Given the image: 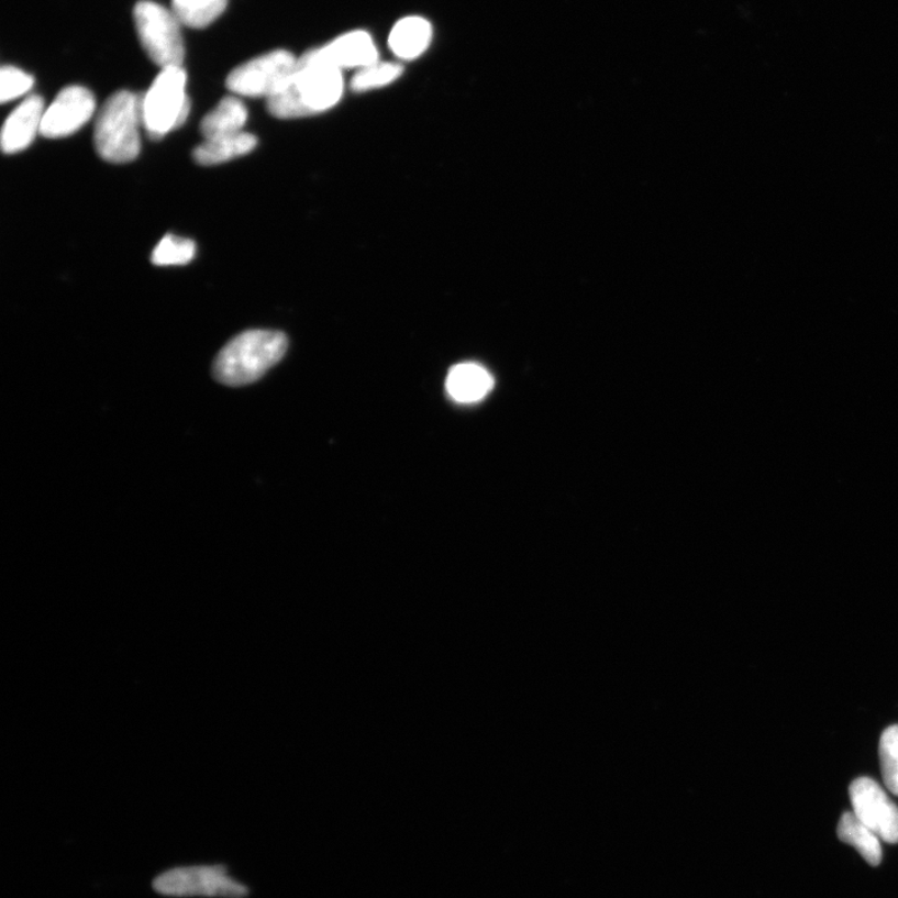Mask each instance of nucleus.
Here are the masks:
<instances>
[{
  "label": "nucleus",
  "mask_w": 898,
  "mask_h": 898,
  "mask_svg": "<svg viewBox=\"0 0 898 898\" xmlns=\"http://www.w3.org/2000/svg\"><path fill=\"white\" fill-rule=\"evenodd\" d=\"M287 348L289 340L280 331H245L220 350L212 364V376L230 387L254 384L280 363Z\"/></svg>",
  "instance_id": "f257e3e1"
},
{
  "label": "nucleus",
  "mask_w": 898,
  "mask_h": 898,
  "mask_svg": "<svg viewBox=\"0 0 898 898\" xmlns=\"http://www.w3.org/2000/svg\"><path fill=\"white\" fill-rule=\"evenodd\" d=\"M344 89L342 70L301 57L289 85L267 99V110L279 119L320 114L339 104Z\"/></svg>",
  "instance_id": "f03ea898"
},
{
  "label": "nucleus",
  "mask_w": 898,
  "mask_h": 898,
  "mask_svg": "<svg viewBox=\"0 0 898 898\" xmlns=\"http://www.w3.org/2000/svg\"><path fill=\"white\" fill-rule=\"evenodd\" d=\"M143 96L129 90L117 91L101 107L96 122L95 145L106 162L131 163L141 153Z\"/></svg>",
  "instance_id": "7ed1b4c3"
},
{
  "label": "nucleus",
  "mask_w": 898,
  "mask_h": 898,
  "mask_svg": "<svg viewBox=\"0 0 898 898\" xmlns=\"http://www.w3.org/2000/svg\"><path fill=\"white\" fill-rule=\"evenodd\" d=\"M187 73L181 67L165 68L143 96V124L147 136L160 141L187 122L190 114Z\"/></svg>",
  "instance_id": "20e7f679"
},
{
  "label": "nucleus",
  "mask_w": 898,
  "mask_h": 898,
  "mask_svg": "<svg viewBox=\"0 0 898 898\" xmlns=\"http://www.w3.org/2000/svg\"><path fill=\"white\" fill-rule=\"evenodd\" d=\"M138 38L145 52L157 66L181 67L185 46L178 18L165 7L142 0L134 8Z\"/></svg>",
  "instance_id": "39448f33"
},
{
  "label": "nucleus",
  "mask_w": 898,
  "mask_h": 898,
  "mask_svg": "<svg viewBox=\"0 0 898 898\" xmlns=\"http://www.w3.org/2000/svg\"><path fill=\"white\" fill-rule=\"evenodd\" d=\"M153 888L170 897L245 898L248 895V888L231 877L224 865L175 867L157 876Z\"/></svg>",
  "instance_id": "423d86ee"
},
{
  "label": "nucleus",
  "mask_w": 898,
  "mask_h": 898,
  "mask_svg": "<svg viewBox=\"0 0 898 898\" xmlns=\"http://www.w3.org/2000/svg\"><path fill=\"white\" fill-rule=\"evenodd\" d=\"M298 60L287 51L266 53L231 71L226 87L237 96L270 99L289 85Z\"/></svg>",
  "instance_id": "0eeeda50"
},
{
  "label": "nucleus",
  "mask_w": 898,
  "mask_h": 898,
  "mask_svg": "<svg viewBox=\"0 0 898 898\" xmlns=\"http://www.w3.org/2000/svg\"><path fill=\"white\" fill-rule=\"evenodd\" d=\"M854 813L888 844L898 842V807L869 777H860L850 786Z\"/></svg>",
  "instance_id": "6e6552de"
},
{
  "label": "nucleus",
  "mask_w": 898,
  "mask_h": 898,
  "mask_svg": "<svg viewBox=\"0 0 898 898\" xmlns=\"http://www.w3.org/2000/svg\"><path fill=\"white\" fill-rule=\"evenodd\" d=\"M97 109L96 98L87 88L63 89L45 109L41 134L48 138L67 137L85 126Z\"/></svg>",
  "instance_id": "1a4fd4ad"
},
{
  "label": "nucleus",
  "mask_w": 898,
  "mask_h": 898,
  "mask_svg": "<svg viewBox=\"0 0 898 898\" xmlns=\"http://www.w3.org/2000/svg\"><path fill=\"white\" fill-rule=\"evenodd\" d=\"M302 57L340 70H359L377 63L378 52L372 35L356 31L341 35L319 49L304 53Z\"/></svg>",
  "instance_id": "9d476101"
},
{
  "label": "nucleus",
  "mask_w": 898,
  "mask_h": 898,
  "mask_svg": "<svg viewBox=\"0 0 898 898\" xmlns=\"http://www.w3.org/2000/svg\"><path fill=\"white\" fill-rule=\"evenodd\" d=\"M44 113V100L40 96H31L18 106L3 125V152L15 154L26 149L41 133Z\"/></svg>",
  "instance_id": "9b49d317"
},
{
  "label": "nucleus",
  "mask_w": 898,
  "mask_h": 898,
  "mask_svg": "<svg viewBox=\"0 0 898 898\" xmlns=\"http://www.w3.org/2000/svg\"><path fill=\"white\" fill-rule=\"evenodd\" d=\"M494 387V376L485 367L474 363L452 367L446 379L448 396L462 404L483 401Z\"/></svg>",
  "instance_id": "f8f14e48"
},
{
  "label": "nucleus",
  "mask_w": 898,
  "mask_h": 898,
  "mask_svg": "<svg viewBox=\"0 0 898 898\" xmlns=\"http://www.w3.org/2000/svg\"><path fill=\"white\" fill-rule=\"evenodd\" d=\"M432 33V25L424 18L407 16L393 26L388 44L398 59L413 60L428 51Z\"/></svg>",
  "instance_id": "ddd939ff"
},
{
  "label": "nucleus",
  "mask_w": 898,
  "mask_h": 898,
  "mask_svg": "<svg viewBox=\"0 0 898 898\" xmlns=\"http://www.w3.org/2000/svg\"><path fill=\"white\" fill-rule=\"evenodd\" d=\"M256 145V136L242 132L209 138L193 149L192 157L202 166L219 165L252 153Z\"/></svg>",
  "instance_id": "4468645a"
},
{
  "label": "nucleus",
  "mask_w": 898,
  "mask_h": 898,
  "mask_svg": "<svg viewBox=\"0 0 898 898\" xmlns=\"http://www.w3.org/2000/svg\"><path fill=\"white\" fill-rule=\"evenodd\" d=\"M246 122L247 109L243 101L235 97H226L202 119L201 134L209 141L242 133Z\"/></svg>",
  "instance_id": "2eb2a0df"
},
{
  "label": "nucleus",
  "mask_w": 898,
  "mask_h": 898,
  "mask_svg": "<svg viewBox=\"0 0 898 898\" xmlns=\"http://www.w3.org/2000/svg\"><path fill=\"white\" fill-rule=\"evenodd\" d=\"M838 836L845 844L855 847L867 864L872 866L882 864V839L872 829H868L854 812L842 814L838 827Z\"/></svg>",
  "instance_id": "dca6fc26"
},
{
  "label": "nucleus",
  "mask_w": 898,
  "mask_h": 898,
  "mask_svg": "<svg viewBox=\"0 0 898 898\" xmlns=\"http://www.w3.org/2000/svg\"><path fill=\"white\" fill-rule=\"evenodd\" d=\"M228 0H173V13L184 25L201 30L225 12Z\"/></svg>",
  "instance_id": "f3484780"
},
{
  "label": "nucleus",
  "mask_w": 898,
  "mask_h": 898,
  "mask_svg": "<svg viewBox=\"0 0 898 898\" xmlns=\"http://www.w3.org/2000/svg\"><path fill=\"white\" fill-rule=\"evenodd\" d=\"M196 253L197 246L192 240L169 234L155 246L152 263L156 266L187 265L191 263Z\"/></svg>",
  "instance_id": "a211bd4d"
},
{
  "label": "nucleus",
  "mask_w": 898,
  "mask_h": 898,
  "mask_svg": "<svg viewBox=\"0 0 898 898\" xmlns=\"http://www.w3.org/2000/svg\"><path fill=\"white\" fill-rule=\"evenodd\" d=\"M401 64L377 62L373 66L359 69L352 78L351 88L355 91H367L390 86L402 76Z\"/></svg>",
  "instance_id": "6ab92c4d"
},
{
  "label": "nucleus",
  "mask_w": 898,
  "mask_h": 898,
  "mask_svg": "<svg viewBox=\"0 0 898 898\" xmlns=\"http://www.w3.org/2000/svg\"><path fill=\"white\" fill-rule=\"evenodd\" d=\"M879 763L886 788L898 796V725L884 731L879 740Z\"/></svg>",
  "instance_id": "aec40b11"
},
{
  "label": "nucleus",
  "mask_w": 898,
  "mask_h": 898,
  "mask_svg": "<svg viewBox=\"0 0 898 898\" xmlns=\"http://www.w3.org/2000/svg\"><path fill=\"white\" fill-rule=\"evenodd\" d=\"M34 86V79L20 68L3 67L0 73V99L8 103L26 95Z\"/></svg>",
  "instance_id": "412c9836"
}]
</instances>
